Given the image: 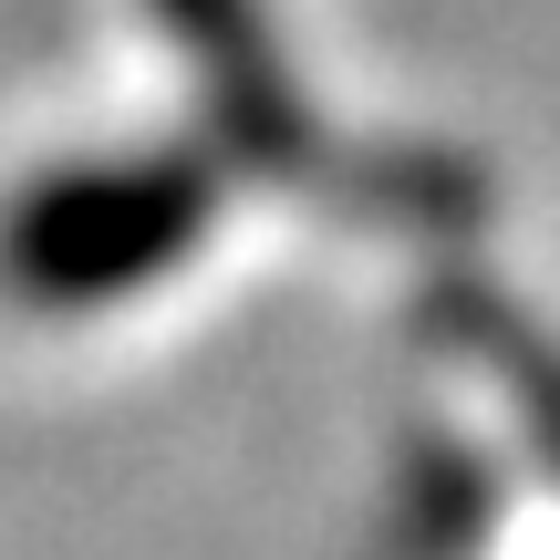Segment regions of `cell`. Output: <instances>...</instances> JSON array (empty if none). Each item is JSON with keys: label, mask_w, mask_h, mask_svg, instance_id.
Instances as JSON below:
<instances>
[{"label": "cell", "mask_w": 560, "mask_h": 560, "mask_svg": "<svg viewBox=\"0 0 560 560\" xmlns=\"http://www.w3.org/2000/svg\"><path fill=\"white\" fill-rule=\"evenodd\" d=\"M229 166L208 145H104L62 156L0 198V301L42 322H83L156 291L219 229Z\"/></svg>", "instance_id": "cell-1"}, {"label": "cell", "mask_w": 560, "mask_h": 560, "mask_svg": "<svg viewBox=\"0 0 560 560\" xmlns=\"http://www.w3.org/2000/svg\"><path fill=\"white\" fill-rule=\"evenodd\" d=\"M156 21L208 104V156L229 177H312L322 136H312L301 73H291L260 0H156Z\"/></svg>", "instance_id": "cell-2"}]
</instances>
